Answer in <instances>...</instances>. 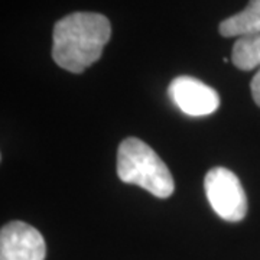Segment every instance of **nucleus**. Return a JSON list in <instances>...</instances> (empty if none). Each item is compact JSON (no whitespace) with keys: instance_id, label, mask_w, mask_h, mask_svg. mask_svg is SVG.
Returning a JSON list of instances; mask_svg holds the SVG:
<instances>
[{"instance_id":"obj_7","label":"nucleus","mask_w":260,"mask_h":260,"mask_svg":"<svg viewBox=\"0 0 260 260\" xmlns=\"http://www.w3.org/2000/svg\"><path fill=\"white\" fill-rule=\"evenodd\" d=\"M232 61L242 71L260 67V34L237 38L233 47Z\"/></svg>"},{"instance_id":"obj_5","label":"nucleus","mask_w":260,"mask_h":260,"mask_svg":"<svg viewBox=\"0 0 260 260\" xmlns=\"http://www.w3.org/2000/svg\"><path fill=\"white\" fill-rule=\"evenodd\" d=\"M42 234L23 221H12L0 232V260H45Z\"/></svg>"},{"instance_id":"obj_4","label":"nucleus","mask_w":260,"mask_h":260,"mask_svg":"<svg viewBox=\"0 0 260 260\" xmlns=\"http://www.w3.org/2000/svg\"><path fill=\"white\" fill-rule=\"evenodd\" d=\"M168 95L181 112L192 117L213 114L220 106V97L214 88L188 75L172 80Z\"/></svg>"},{"instance_id":"obj_8","label":"nucleus","mask_w":260,"mask_h":260,"mask_svg":"<svg viewBox=\"0 0 260 260\" xmlns=\"http://www.w3.org/2000/svg\"><path fill=\"white\" fill-rule=\"evenodd\" d=\"M250 88H251L253 100H254V103H256V104L260 107V70L256 73V75L253 77V80H251V84H250Z\"/></svg>"},{"instance_id":"obj_6","label":"nucleus","mask_w":260,"mask_h":260,"mask_svg":"<svg viewBox=\"0 0 260 260\" xmlns=\"http://www.w3.org/2000/svg\"><path fill=\"white\" fill-rule=\"evenodd\" d=\"M218 30L225 38L260 34V0H249L246 9L223 20Z\"/></svg>"},{"instance_id":"obj_2","label":"nucleus","mask_w":260,"mask_h":260,"mask_svg":"<svg viewBox=\"0 0 260 260\" xmlns=\"http://www.w3.org/2000/svg\"><path fill=\"white\" fill-rule=\"evenodd\" d=\"M117 175L120 181L149 191L158 198L171 197L175 184L158 153L138 138H127L119 145Z\"/></svg>"},{"instance_id":"obj_1","label":"nucleus","mask_w":260,"mask_h":260,"mask_svg":"<svg viewBox=\"0 0 260 260\" xmlns=\"http://www.w3.org/2000/svg\"><path fill=\"white\" fill-rule=\"evenodd\" d=\"M112 37L110 20L93 12H75L54 26L52 58L70 73L81 74L100 59Z\"/></svg>"},{"instance_id":"obj_3","label":"nucleus","mask_w":260,"mask_h":260,"mask_svg":"<svg viewBox=\"0 0 260 260\" xmlns=\"http://www.w3.org/2000/svg\"><path fill=\"white\" fill-rule=\"evenodd\" d=\"M204 189L208 203L225 221H242L247 214V197L242 182L230 169L215 167L207 172Z\"/></svg>"}]
</instances>
